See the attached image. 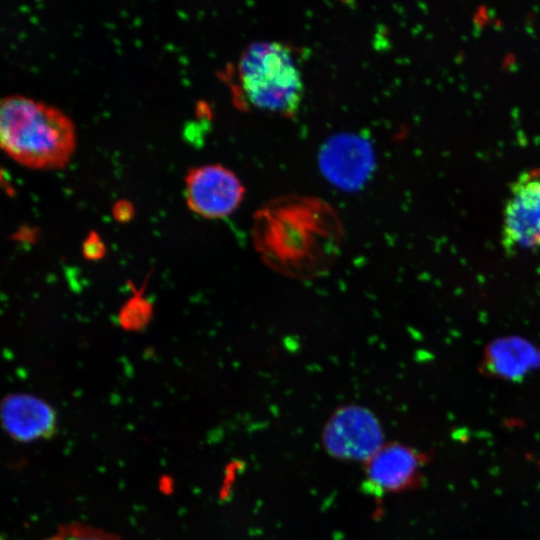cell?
<instances>
[{"label": "cell", "instance_id": "obj_1", "mask_svg": "<svg viewBox=\"0 0 540 540\" xmlns=\"http://www.w3.org/2000/svg\"><path fill=\"white\" fill-rule=\"evenodd\" d=\"M341 223L318 201L289 200L271 204L256 215L253 247L272 271L294 280L327 273L339 255Z\"/></svg>", "mask_w": 540, "mask_h": 540}, {"label": "cell", "instance_id": "obj_2", "mask_svg": "<svg viewBox=\"0 0 540 540\" xmlns=\"http://www.w3.org/2000/svg\"><path fill=\"white\" fill-rule=\"evenodd\" d=\"M0 144L32 168L62 167L75 146L73 123L58 108L20 94L0 101Z\"/></svg>", "mask_w": 540, "mask_h": 540}, {"label": "cell", "instance_id": "obj_3", "mask_svg": "<svg viewBox=\"0 0 540 540\" xmlns=\"http://www.w3.org/2000/svg\"><path fill=\"white\" fill-rule=\"evenodd\" d=\"M238 68L250 103L285 115L296 112L303 84L286 46L274 41L254 42L242 52Z\"/></svg>", "mask_w": 540, "mask_h": 540}, {"label": "cell", "instance_id": "obj_4", "mask_svg": "<svg viewBox=\"0 0 540 540\" xmlns=\"http://www.w3.org/2000/svg\"><path fill=\"white\" fill-rule=\"evenodd\" d=\"M184 180L189 209L204 218L229 216L237 209L244 195V187L238 177L219 164L191 167Z\"/></svg>", "mask_w": 540, "mask_h": 540}, {"label": "cell", "instance_id": "obj_5", "mask_svg": "<svg viewBox=\"0 0 540 540\" xmlns=\"http://www.w3.org/2000/svg\"><path fill=\"white\" fill-rule=\"evenodd\" d=\"M504 248L540 247V169L521 173L512 183L503 212Z\"/></svg>", "mask_w": 540, "mask_h": 540}, {"label": "cell", "instance_id": "obj_6", "mask_svg": "<svg viewBox=\"0 0 540 540\" xmlns=\"http://www.w3.org/2000/svg\"><path fill=\"white\" fill-rule=\"evenodd\" d=\"M380 438L381 430L374 415L356 405L344 406L335 411L325 429L328 447L350 456L373 453Z\"/></svg>", "mask_w": 540, "mask_h": 540}, {"label": "cell", "instance_id": "obj_7", "mask_svg": "<svg viewBox=\"0 0 540 540\" xmlns=\"http://www.w3.org/2000/svg\"><path fill=\"white\" fill-rule=\"evenodd\" d=\"M1 421L15 440L48 438L55 431L56 413L44 400L26 393L7 395L1 403Z\"/></svg>", "mask_w": 540, "mask_h": 540}, {"label": "cell", "instance_id": "obj_8", "mask_svg": "<svg viewBox=\"0 0 540 540\" xmlns=\"http://www.w3.org/2000/svg\"><path fill=\"white\" fill-rule=\"evenodd\" d=\"M424 456L401 444L376 451L368 467L369 479L382 490H401L419 480Z\"/></svg>", "mask_w": 540, "mask_h": 540}, {"label": "cell", "instance_id": "obj_9", "mask_svg": "<svg viewBox=\"0 0 540 540\" xmlns=\"http://www.w3.org/2000/svg\"><path fill=\"white\" fill-rule=\"evenodd\" d=\"M142 290L133 289V295L120 309L119 323L125 330H141L152 317V305L143 296Z\"/></svg>", "mask_w": 540, "mask_h": 540}, {"label": "cell", "instance_id": "obj_10", "mask_svg": "<svg viewBox=\"0 0 540 540\" xmlns=\"http://www.w3.org/2000/svg\"><path fill=\"white\" fill-rule=\"evenodd\" d=\"M41 540H123L120 536L84 523H68Z\"/></svg>", "mask_w": 540, "mask_h": 540}, {"label": "cell", "instance_id": "obj_11", "mask_svg": "<svg viewBox=\"0 0 540 540\" xmlns=\"http://www.w3.org/2000/svg\"><path fill=\"white\" fill-rule=\"evenodd\" d=\"M82 253L87 260L101 259L105 254V245L97 232L91 231L82 245Z\"/></svg>", "mask_w": 540, "mask_h": 540}, {"label": "cell", "instance_id": "obj_12", "mask_svg": "<svg viewBox=\"0 0 540 540\" xmlns=\"http://www.w3.org/2000/svg\"><path fill=\"white\" fill-rule=\"evenodd\" d=\"M112 214L119 222L129 221L134 214V208L128 200L119 199L113 204Z\"/></svg>", "mask_w": 540, "mask_h": 540}]
</instances>
